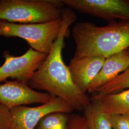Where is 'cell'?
I'll list each match as a JSON object with an SVG mask.
<instances>
[{
    "mask_svg": "<svg viewBox=\"0 0 129 129\" xmlns=\"http://www.w3.org/2000/svg\"><path fill=\"white\" fill-rule=\"evenodd\" d=\"M106 57L88 56L71 59L68 68L74 84L86 93L88 88L102 69Z\"/></svg>",
    "mask_w": 129,
    "mask_h": 129,
    "instance_id": "9c48e42d",
    "label": "cell"
},
{
    "mask_svg": "<svg viewBox=\"0 0 129 129\" xmlns=\"http://www.w3.org/2000/svg\"><path fill=\"white\" fill-rule=\"evenodd\" d=\"M109 115H129V88L100 97L91 98Z\"/></svg>",
    "mask_w": 129,
    "mask_h": 129,
    "instance_id": "8fae6325",
    "label": "cell"
},
{
    "mask_svg": "<svg viewBox=\"0 0 129 129\" xmlns=\"http://www.w3.org/2000/svg\"><path fill=\"white\" fill-rule=\"evenodd\" d=\"M62 24V18L46 23L27 24L0 20L3 36L21 38L34 50L46 55L58 37Z\"/></svg>",
    "mask_w": 129,
    "mask_h": 129,
    "instance_id": "277c9868",
    "label": "cell"
},
{
    "mask_svg": "<svg viewBox=\"0 0 129 129\" xmlns=\"http://www.w3.org/2000/svg\"><path fill=\"white\" fill-rule=\"evenodd\" d=\"M64 6L111 22L129 21V0H62Z\"/></svg>",
    "mask_w": 129,
    "mask_h": 129,
    "instance_id": "8992f818",
    "label": "cell"
},
{
    "mask_svg": "<svg viewBox=\"0 0 129 129\" xmlns=\"http://www.w3.org/2000/svg\"><path fill=\"white\" fill-rule=\"evenodd\" d=\"M52 97L47 92L34 90L24 81L14 80L0 84V103L10 110L17 106L46 103Z\"/></svg>",
    "mask_w": 129,
    "mask_h": 129,
    "instance_id": "ba28073f",
    "label": "cell"
},
{
    "mask_svg": "<svg viewBox=\"0 0 129 129\" xmlns=\"http://www.w3.org/2000/svg\"><path fill=\"white\" fill-rule=\"evenodd\" d=\"M129 50V48L128 49ZM129 88V68L110 82L99 88L92 97H100Z\"/></svg>",
    "mask_w": 129,
    "mask_h": 129,
    "instance_id": "4fadbf2b",
    "label": "cell"
},
{
    "mask_svg": "<svg viewBox=\"0 0 129 129\" xmlns=\"http://www.w3.org/2000/svg\"><path fill=\"white\" fill-rule=\"evenodd\" d=\"M11 129H19L16 126H15L14 125H12V127L11 128Z\"/></svg>",
    "mask_w": 129,
    "mask_h": 129,
    "instance_id": "ac0fdd59",
    "label": "cell"
},
{
    "mask_svg": "<svg viewBox=\"0 0 129 129\" xmlns=\"http://www.w3.org/2000/svg\"><path fill=\"white\" fill-rule=\"evenodd\" d=\"M75 43L74 58L107 57L129 48V21H112L104 26L89 22L76 23L72 29Z\"/></svg>",
    "mask_w": 129,
    "mask_h": 129,
    "instance_id": "7a4b0ae2",
    "label": "cell"
},
{
    "mask_svg": "<svg viewBox=\"0 0 129 129\" xmlns=\"http://www.w3.org/2000/svg\"><path fill=\"white\" fill-rule=\"evenodd\" d=\"M62 0H0V20L22 24L62 18Z\"/></svg>",
    "mask_w": 129,
    "mask_h": 129,
    "instance_id": "3957f363",
    "label": "cell"
},
{
    "mask_svg": "<svg viewBox=\"0 0 129 129\" xmlns=\"http://www.w3.org/2000/svg\"><path fill=\"white\" fill-rule=\"evenodd\" d=\"M2 36V31H1V27H0V36Z\"/></svg>",
    "mask_w": 129,
    "mask_h": 129,
    "instance_id": "d6986e66",
    "label": "cell"
},
{
    "mask_svg": "<svg viewBox=\"0 0 129 129\" xmlns=\"http://www.w3.org/2000/svg\"><path fill=\"white\" fill-rule=\"evenodd\" d=\"M109 118L112 129H129V115H109Z\"/></svg>",
    "mask_w": 129,
    "mask_h": 129,
    "instance_id": "9a60e30c",
    "label": "cell"
},
{
    "mask_svg": "<svg viewBox=\"0 0 129 129\" xmlns=\"http://www.w3.org/2000/svg\"><path fill=\"white\" fill-rule=\"evenodd\" d=\"M10 111L12 125L19 129H35L42 119L47 115L55 112L68 114L74 110L63 99L53 96L49 102L41 105L34 107L17 106Z\"/></svg>",
    "mask_w": 129,
    "mask_h": 129,
    "instance_id": "52a82bcc",
    "label": "cell"
},
{
    "mask_svg": "<svg viewBox=\"0 0 129 129\" xmlns=\"http://www.w3.org/2000/svg\"><path fill=\"white\" fill-rule=\"evenodd\" d=\"M89 129H112L109 114L102 110L97 102L91 100L83 111Z\"/></svg>",
    "mask_w": 129,
    "mask_h": 129,
    "instance_id": "7c38bea8",
    "label": "cell"
},
{
    "mask_svg": "<svg viewBox=\"0 0 129 129\" xmlns=\"http://www.w3.org/2000/svg\"><path fill=\"white\" fill-rule=\"evenodd\" d=\"M129 68V50L127 49L107 57L96 77L88 88L87 92L94 94L97 90Z\"/></svg>",
    "mask_w": 129,
    "mask_h": 129,
    "instance_id": "30bf717a",
    "label": "cell"
},
{
    "mask_svg": "<svg viewBox=\"0 0 129 129\" xmlns=\"http://www.w3.org/2000/svg\"><path fill=\"white\" fill-rule=\"evenodd\" d=\"M77 19V15L73 10L67 6L62 8V24L59 36L45 60L35 72L28 84L34 89L45 90L53 96L63 99L74 110L83 111L91 102V98L74 84L68 66L62 58L64 38L70 26Z\"/></svg>",
    "mask_w": 129,
    "mask_h": 129,
    "instance_id": "6da1fadb",
    "label": "cell"
},
{
    "mask_svg": "<svg viewBox=\"0 0 129 129\" xmlns=\"http://www.w3.org/2000/svg\"><path fill=\"white\" fill-rule=\"evenodd\" d=\"M69 119L67 113L61 112L51 113L42 119L36 129H68Z\"/></svg>",
    "mask_w": 129,
    "mask_h": 129,
    "instance_id": "5bb4252c",
    "label": "cell"
},
{
    "mask_svg": "<svg viewBox=\"0 0 129 129\" xmlns=\"http://www.w3.org/2000/svg\"><path fill=\"white\" fill-rule=\"evenodd\" d=\"M68 129H89L84 116L72 115L69 118Z\"/></svg>",
    "mask_w": 129,
    "mask_h": 129,
    "instance_id": "e0dca14e",
    "label": "cell"
},
{
    "mask_svg": "<svg viewBox=\"0 0 129 129\" xmlns=\"http://www.w3.org/2000/svg\"><path fill=\"white\" fill-rule=\"evenodd\" d=\"M47 55L32 48L19 56L11 55L8 51H4L3 55L5 63L0 66V83L11 78L28 83Z\"/></svg>",
    "mask_w": 129,
    "mask_h": 129,
    "instance_id": "5b68a950",
    "label": "cell"
},
{
    "mask_svg": "<svg viewBox=\"0 0 129 129\" xmlns=\"http://www.w3.org/2000/svg\"><path fill=\"white\" fill-rule=\"evenodd\" d=\"M12 117L9 109L0 103V129H11Z\"/></svg>",
    "mask_w": 129,
    "mask_h": 129,
    "instance_id": "2e32d148",
    "label": "cell"
}]
</instances>
